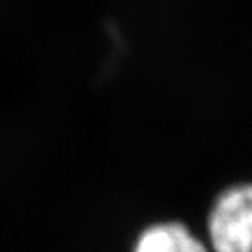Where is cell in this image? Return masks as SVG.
<instances>
[{"instance_id":"7a4b0ae2","label":"cell","mask_w":252,"mask_h":252,"mask_svg":"<svg viewBox=\"0 0 252 252\" xmlns=\"http://www.w3.org/2000/svg\"><path fill=\"white\" fill-rule=\"evenodd\" d=\"M131 252H210V249L186 224L168 220L147 226L137 236Z\"/></svg>"},{"instance_id":"6da1fadb","label":"cell","mask_w":252,"mask_h":252,"mask_svg":"<svg viewBox=\"0 0 252 252\" xmlns=\"http://www.w3.org/2000/svg\"><path fill=\"white\" fill-rule=\"evenodd\" d=\"M207 231L212 252H252V182L228 188L217 196Z\"/></svg>"}]
</instances>
